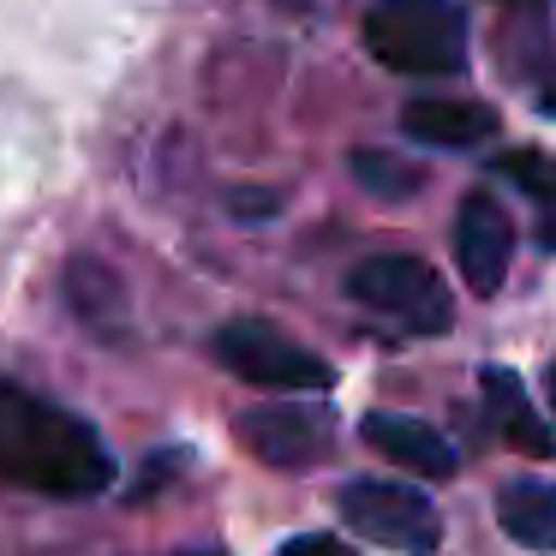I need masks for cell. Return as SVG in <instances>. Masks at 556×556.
<instances>
[{
	"label": "cell",
	"instance_id": "cell-13",
	"mask_svg": "<svg viewBox=\"0 0 556 556\" xmlns=\"http://www.w3.org/2000/svg\"><path fill=\"white\" fill-rule=\"evenodd\" d=\"M503 174L520 186L527 198H539L544 210H556V156H539V150H515L503 162Z\"/></svg>",
	"mask_w": 556,
	"mask_h": 556
},
{
	"label": "cell",
	"instance_id": "cell-6",
	"mask_svg": "<svg viewBox=\"0 0 556 556\" xmlns=\"http://www.w3.org/2000/svg\"><path fill=\"white\" fill-rule=\"evenodd\" d=\"M508 252H515V222H508V210L491 192H467V204L455 216V264H460V281L479 300H491L503 288Z\"/></svg>",
	"mask_w": 556,
	"mask_h": 556
},
{
	"label": "cell",
	"instance_id": "cell-1",
	"mask_svg": "<svg viewBox=\"0 0 556 556\" xmlns=\"http://www.w3.org/2000/svg\"><path fill=\"white\" fill-rule=\"evenodd\" d=\"M0 484L37 496H97L114 484V455L97 425L0 377Z\"/></svg>",
	"mask_w": 556,
	"mask_h": 556
},
{
	"label": "cell",
	"instance_id": "cell-20",
	"mask_svg": "<svg viewBox=\"0 0 556 556\" xmlns=\"http://www.w3.org/2000/svg\"><path fill=\"white\" fill-rule=\"evenodd\" d=\"M186 556H216V551H186Z\"/></svg>",
	"mask_w": 556,
	"mask_h": 556
},
{
	"label": "cell",
	"instance_id": "cell-14",
	"mask_svg": "<svg viewBox=\"0 0 556 556\" xmlns=\"http://www.w3.org/2000/svg\"><path fill=\"white\" fill-rule=\"evenodd\" d=\"M276 556H353V544L329 539V532H300V539H288Z\"/></svg>",
	"mask_w": 556,
	"mask_h": 556
},
{
	"label": "cell",
	"instance_id": "cell-8",
	"mask_svg": "<svg viewBox=\"0 0 556 556\" xmlns=\"http://www.w3.org/2000/svg\"><path fill=\"white\" fill-rule=\"evenodd\" d=\"M359 437L383 460L407 467L413 479H455V467H460V455L448 448V437L437 431V425L413 419V413H365Z\"/></svg>",
	"mask_w": 556,
	"mask_h": 556
},
{
	"label": "cell",
	"instance_id": "cell-11",
	"mask_svg": "<svg viewBox=\"0 0 556 556\" xmlns=\"http://www.w3.org/2000/svg\"><path fill=\"white\" fill-rule=\"evenodd\" d=\"M496 520L508 539L532 551H556V484H508L496 496Z\"/></svg>",
	"mask_w": 556,
	"mask_h": 556
},
{
	"label": "cell",
	"instance_id": "cell-17",
	"mask_svg": "<svg viewBox=\"0 0 556 556\" xmlns=\"http://www.w3.org/2000/svg\"><path fill=\"white\" fill-rule=\"evenodd\" d=\"M544 114H556V90H544Z\"/></svg>",
	"mask_w": 556,
	"mask_h": 556
},
{
	"label": "cell",
	"instance_id": "cell-10",
	"mask_svg": "<svg viewBox=\"0 0 556 556\" xmlns=\"http://www.w3.org/2000/svg\"><path fill=\"white\" fill-rule=\"evenodd\" d=\"M479 389H484V413H491V425L508 437V448H520V455H532V460L556 455V431L532 413V401H527V389H520L515 371L491 365V371L479 377Z\"/></svg>",
	"mask_w": 556,
	"mask_h": 556
},
{
	"label": "cell",
	"instance_id": "cell-9",
	"mask_svg": "<svg viewBox=\"0 0 556 556\" xmlns=\"http://www.w3.org/2000/svg\"><path fill=\"white\" fill-rule=\"evenodd\" d=\"M401 132L413 144H431V150H472V144H491L496 138V114L484 102H448V97H425L401 109Z\"/></svg>",
	"mask_w": 556,
	"mask_h": 556
},
{
	"label": "cell",
	"instance_id": "cell-3",
	"mask_svg": "<svg viewBox=\"0 0 556 556\" xmlns=\"http://www.w3.org/2000/svg\"><path fill=\"white\" fill-rule=\"evenodd\" d=\"M348 293L365 312L407 329V336H448V324H455V293H448V281L425 257H407V252H383V257L353 264Z\"/></svg>",
	"mask_w": 556,
	"mask_h": 556
},
{
	"label": "cell",
	"instance_id": "cell-7",
	"mask_svg": "<svg viewBox=\"0 0 556 556\" xmlns=\"http://www.w3.org/2000/svg\"><path fill=\"white\" fill-rule=\"evenodd\" d=\"M233 437H240V448L252 460H264V467H305V460L324 455L329 419L317 407H288V401H276V407L240 413V419H233Z\"/></svg>",
	"mask_w": 556,
	"mask_h": 556
},
{
	"label": "cell",
	"instance_id": "cell-15",
	"mask_svg": "<svg viewBox=\"0 0 556 556\" xmlns=\"http://www.w3.org/2000/svg\"><path fill=\"white\" fill-rule=\"evenodd\" d=\"M233 204H240V216H245V222H257V216H276V198H264V192H240Z\"/></svg>",
	"mask_w": 556,
	"mask_h": 556
},
{
	"label": "cell",
	"instance_id": "cell-16",
	"mask_svg": "<svg viewBox=\"0 0 556 556\" xmlns=\"http://www.w3.org/2000/svg\"><path fill=\"white\" fill-rule=\"evenodd\" d=\"M539 240H544V245H556V216H544V228H539Z\"/></svg>",
	"mask_w": 556,
	"mask_h": 556
},
{
	"label": "cell",
	"instance_id": "cell-2",
	"mask_svg": "<svg viewBox=\"0 0 556 556\" xmlns=\"http://www.w3.org/2000/svg\"><path fill=\"white\" fill-rule=\"evenodd\" d=\"M365 49L401 78H443L467 66V18L455 0H371Z\"/></svg>",
	"mask_w": 556,
	"mask_h": 556
},
{
	"label": "cell",
	"instance_id": "cell-12",
	"mask_svg": "<svg viewBox=\"0 0 556 556\" xmlns=\"http://www.w3.org/2000/svg\"><path fill=\"white\" fill-rule=\"evenodd\" d=\"M353 180H359L365 192H377V198H413L425 186V174L413 168V162L383 156V150H359V156H353Z\"/></svg>",
	"mask_w": 556,
	"mask_h": 556
},
{
	"label": "cell",
	"instance_id": "cell-5",
	"mask_svg": "<svg viewBox=\"0 0 556 556\" xmlns=\"http://www.w3.org/2000/svg\"><path fill=\"white\" fill-rule=\"evenodd\" d=\"M216 359L228 365L240 383L276 389V395H305V389H329V365L312 348L269 324H228L216 329Z\"/></svg>",
	"mask_w": 556,
	"mask_h": 556
},
{
	"label": "cell",
	"instance_id": "cell-4",
	"mask_svg": "<svg viewBox=\"0 0 556 556\" xmlns=\"http://www.w3.org/2000/svg\"><path fill=\"white\" fill-rule=\"evenodd\" d=\"M341 520H348L359 539L383 544V551L401 556H437L443 544V515H437L431 496H419L413 484L395 479H353L341 484Z\"/></svg>",
	"mask_w": 556,
	"mask_h": 556
},
{
	"label": "cell",
	"instance_id": "cell-19",
	"mask_svg": "<svg viewBox=\"0 0 556 556\" xmlns=\"http://www.w3.org/2000/svg\"><path fill=\"white\" fill-rule=\"evenodd\" d=\"M551 401H556V365H551Z\"/></svg>",
	"mask_w": 556,
	"mask_h": 556
},
{
	"label": "cell",
	"instance_id": "cell-18",
	"mask_svg": "<svg viewBox=\"0 0 556 556\" xmlns=\"http://www.w3.org/2000/svg\"><path fill=\"white\" fill-rule=\"evenodd\" d=\"M503 7H544V0H503Z\"/></svg>",
	"mask_w": 556,
	"mask_h": 556
}]
</instances>
